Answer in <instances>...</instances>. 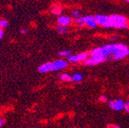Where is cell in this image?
<instances>
[{"label": "cell", "instance_id": "9", "mask_svg": "<svg viewBox=\"0 0 129 128\" xmlns=\"http://www.w3.org/2000/svg\"><path fill=\"white\" fill-rule=\"evenodd\" d=\"M108 105L111 109L117 110V111H120L124 108V102L121 99H118V100H115V101H112L111 100V101H109Z\"/></svg>", "mask_w": 129, "mask_h": 128}, {"label": "cell", "instance_id": "1", "mask_svg": "<svg viewBox=\"0 0 129 128\" xmlns=\"http://www.w3.org/2000/svg\"><path fill=\"white\" fill-rule=\"evenodd\" d=\"M111 20L112 23V28H127L128 27L127 25V19L121 15H111Z\"/></svg>", "mask_w": 129, "mask_h": 128}, {"label": "cell", "instance_id": "5", "mask_svg": "<svg viewBox=\"0 0 129 128\" xmlns=\"http://www.w3.org/2000/svg\"><path fill=\"white\" fill-rule=\"evenodd\" d=\"M89 57V53L88 52H83L77 55H72L68 58V61L72 63H76V62H81L86 61Z\"/></svg>", "mask_w": 129, "mask_h": 128}, {"label": "cell", "instance_id": "15", "mask_svg": "<svg viewBox=\"0 0 129 128\" xmlns=\"http://www.w3.org/2000/svg\"><path fill=\"white\" fill-rule=\"evenodd\" d=\"M58 55L61 56V57H64V58H69V56L72 55V53L70 51H68V50H62L61 52H58Z\"/></svg>", "mask_w": 129, "mask_h": 128}, {"label": "cell", "instance_id": "24", "mask_svg": "<svg viewBox=\"0 0 129 128\" xmlns=\"http://www.w3.org/2000/svg\"><path fill=\"white\" fill-rule=\"evenodd\" d=\"M113 128H120V126L118 125H115V126H113Z\"/></svg>", "mask_w": 129, "mask_h": 128}, {"label": "cell", "instance_id": "11", "mask_svg": "<svg viewBox=\"0 0 129 128\" xmlns=\"http://www.w3.org/2000/svg\"><path fill=\"white\" fill-rule=\"evenodd\" d=\"M72 22V19L66 15H61L58 19V23L60 25L62 26H68L71 24Z\"/></svg>", "mask_w": 129, "mask_h": 128}, {"label": "cell", "instance_id": "17", "mask_svg": "<svg viewBox=\"0 0 129 128\" xmlns=\"http://www.w3.org/2000/svg\"><path fill=\"white\" fill-rule=\"evenodd\" d=\"M8 26V22L6 20H0V28H6Z\"/></svg>", "mask_w": 129, "mask_h": 128}, {"label": "cell", "instance_id": "20", "mask_svg": "<svg viewBox=\"0 0 129 128\" xmlns=\"http://www.w3.org/2000/svg\"><path fill=\"white\" fill-rule=\"evenodd\" d=\"M99 100L102 101V102H105V101H107V98L105 97V96H101L100 97V98H99Z\"/></svg>", "mask_w": 129, "mask_h": 128}, {"label": "cell", "instance_id": "22", "mask_svg": "<svg viewBox=\"0 0 129 128\" xmlns=\"http://www.w3.org/2000/svg\"><path fill=\"white\" fill-rule=\"evenodd\" d=\"M4 123H5V120L0 118V127H2V126H3V124H4Z\"/></svg>", "mask_w": 129, "mask_h": 128}, {"label": "cell", "instance_id": "8", "mask_svg": "<svg viewBox=\"0 0 129 128\" xmlns=\"http://www.w3.org/2000/svg\"><path fill=\"white\" fill-rule=\"evenodd\" d=\"M52 63V71H55L64 69L68 66V62L64 59H58Z\"/></svg>", "mask_w": 129, "mask_h": 128}, {"label": "cell", "instance_id": "14", "mask_svg": "<svg viewBox=\"0 0 129 128\" xmlns=\"http://www.w3.org/2000/svg\"><path fill=\"white\" fill-rule=\"evenodd\" d=\"M72 77V81H75V82H80V81H82L83 79L82 74L79 73H75Z\"/></svg>", "mask_w": 129, "mask_h": 128}, {"label": "cell", "instance_id": "6", "mask_svg": "<svg viewBox=\"0 0 129 128\" xmlns=\"http://www.w3.org/2000/svg\"><path fill=\"white\" fill-rule=\"evenodd\" d=\"M107 59L108 58L106 57H90V58L84 61V65L86 66H93L107 61Z\"/></svg>", "mask_w": 129, "mask_h": 128}, {"label": "cell", "instance_id": "23", "mask_svg": "<svg viewBox=\"0 0 129 128\" xmlns=\"http://www.w3.org/2000/svg\"><path fill=\"white\" fill-rule=\"evenodd\" d=\"M3 35H4V32H3V31L0 28V39H1L2 38H3Z\"/></svg>", "mask_w": 129, "mask_h": 128}, {"label": "cell", "instance_id": "12", "mask_svg": "<svg viewBox=\"0 0 129 128\" xmlns=\"http://www.w3.org/2000/svg\"><path fill=\"white\" fill-rule=\"evenodd\" d=\"M59 78L61 80V81H66V82H71V81H72V77L71 75L68 74H64V73L61 74L59 75Z\"/></svg>", "mask_w": 129, "mask_h": 128}, {"label": "cell", "instance_id": "13", "mask_svg": "<svg viewBox=\"0 0 129 128\" xmlns=\"http://www.w3.org/2000/svg\"><path fill=\"white\" fill-rule=\"evenodd\" d=\"M57 31L61 34V35H64V34H66L68 32V28L66 26H62V25H57Z\"/></svg>", "mask_w": 129, "mask_h": 128}, {"label": "cell", "instance_id": "18", "mask_svg": "<svg viewBox=\"0 0 129 128\" xmlns=\"http://www.w3.org/2000/svg\"><path fill=\"white\" fill-rule=\"evenodd\" d=\"M80 14H81L80 11L75 10V11H74L73 13H72V16H73L74 18H75V19H78V18L80 17Z\"/></svg>", "mask_w": 129, "mask_h": 128}, {"label": "cell", "instance_id": "2", "mask_svg": "<svg viewBox=\"0 0 129 128\" xmlns=\"http://www.w3.org/2000/svg\"><path fill=\"white\" fill-rule=\"evenodd\" d=\"M128 55H129L128 48L124 44L118 43L116 44V48L114 53L112 54V58L115 60H121L125 58L126 56H127Z\"/></svg>", "mask_w": 129, "mask_h": 128}, {"label": "cell", "instance_id": "3", "mask_svg": "<svg viewBox=\"0 0 129 128\" xmlns=\"http://www.w3.org/2000/svg\"><path fill=\"white\" fill-rule=\"evenodd\" d=\"M75 22L78 24H83L87 25L90 28H94L97 27L98 24H97L94 17L91 16V15H86V16L79 17L78 19H75Z\"/></svg>", "mask_w": 129, "mask_h": 128}, {"label": "cell", "instance_id": "25", "mask_svg": "<svg viewBox=\"0 0 129 128\" xmlns=\"http://www.w3.org/2000/svg\"><path fill=\"white\" fill-rule=\"evenodd\" d=\"M124 1H125V2H127V3H129V0H124Z\"/></svg>", "mask_w": 129, "mask_h": 128}, {"label": "cell", "instance_id": "16", "mask_svg": "<svg viewBox=\"0 0 129 128\" xmlns=\"http://www.w3.org/2000/svg\"><path fill=\"white\" fill-rule=\"evenodd\" d=\"M51 12H52L53 14H55V15H59V14H61V9L59 6H54L53 8H52Z\"/></svg>", "mask_w": 129, "mask_h": 128}, {"label": "cell", "instance_id": "19", "mask_svg": "<svg viewBox=\"0 0 129 128\" xmlns=\"http://www.w3.org/2000/svg\"><path fill=\"white\" fill-rule=\"evenodd\" d=\"M124 110L127 112V113H129V101L124 103Z\"/></svg>", "mask_w": 129, "mask_h": 128}, {"label": "cell", "instance_id": "7", "mask_svg": "<svg viewBox=\"0 0 129 128\" xmlns=\"http://www.w3.org/2000/svg\"><path fill=\"white\" fill-rule=\"evenodd\" d=\"M115 48H116V44H110V45H105L99 48V49H100L102 55L108 58V56L114 53Z\"/></svg>", "mask_w": 129, "mask_h": 128}, {"label": "cell", "instance_id": "21", "mask_svg": "<svg viewBox=\"0 0 129 128\" xmlns=\"http://www.w3.org/2000/svg\"><path fill=\"white\" fill-rule=\"evenodd\" d=\"M20 32H21L22 34H27L28 31H27V29H25V28H22V29H21Z\"/></svg>", "mask_w": 129, "mask_h": 128}, {"label": "cell", "instance_id": "10", "mask_svg": "<svg viewBox=\"0 0 129 128\" xmlns=\"http://www.w3.org/2000/svg\"><path fill=\"white\" fill-rule=\"evenodd\" d=\"M38 71L40 73H48L49 71H52V63L46 62V63L42 64V65H41L39 67Z\"/></svg>", "mask_w": 129, "mask_h": 128}, {"label": "cell", "instance_id": "4", "mask_svg": "<svg viewBox=\"0 0 129 128\" xmlns=\"http://www.w3.org/2000/svg\"><path fill=\"white\" fill-rule=\"evenodd\" d=\"M94 19L97 24L105 27V28H111L112 27V23L110 16L104 15H97L94 16Z\"/></svg>", "mask_w": 129, "mask_h": 128}]
</instances>
